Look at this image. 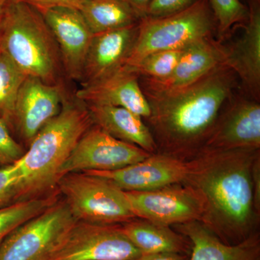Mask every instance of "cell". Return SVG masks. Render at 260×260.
I'll return each instance as SVG.
<instances>
[{
    "mask_svg": "<svg viewBox=\"0 0 260 260\" xmlns=\"http://www.w3.org/2000/svg\"><path fill=\"white\" fill-rule=\"evenodd\" d=\"M260 150L203 147L189 160L184 184L200 198V223L221 242L237 244L259 232L253 167Z\"/></svg>",
    "mask_w": 260,
    "mask_h": 260,
    "instance_id": "obj_1",
    "label": "cell"
},
{
    "mask_svg": "<svg viewBox=\"0 0 260 260\" xmlns=\"http://www.w3.org/2000/svg\"><path fill=\"white\" fill-rule=\"evenodd\" d=\"M237 80L231 68L220 65L185 88L146 97L150 115L145 120L158 152L188 160L203 148Z\"/></svg>",
    "mask_w": 260,
    "mask_h": 260,
    "instance_id": "obj_2",
    "label": "cell"
},
{
    "mask_svg": "<svg viewBox=\"0 0 260 260\" xmlns=\"http://www.w3.org/2000/svg\"><path fill=\"white\" fill-rule=\"evenodd\" d=\"M75 99L64 98L60 112L38 133L15 162L19 174L17 201L39 198L55 187L63 164L93 125L85 104Z\"/></svg>",
    "mask_w": 260,
    "mask_h": 260,
    "instance_id": "obj_3",
    "label": "cell"
},
{
    "mask_svg": "<svg viewBox=\"0 0 260 260\" xmlns=\"http://www.w3.org/2000/svg\"><path fill=\"white\" fill-rule=\"evenodd\" d=\"M0 51L26 77L60 85L63 72L59 47L43 15L23 2L5 5Z\"/></svg>",
    "mask_w": 260,
    "mask_h": 260,
    "instance_id": "obj_4",
    "label": "cell"
},
{
    "mask_svg": "<svg viewBox=\"0 0 260 260\" xmlns=\"http://www.w3.org/2000/svg\"><path fill=\"white\" fill-rule=\"evenodd\" d=\"M215 31L216 21L208 0H197L189 8L167 16L143 17L124 65L135 66L156 51L184 49L212 37Z\"/></svg>",
    "mask_w": 260,
    "mask_h": 260,
    "instance_id": "obj_5",
    "label": "cell"
},
{
    "mask_svg": "<svg viewBox=\"0 0 260 260\" xmlns=\"http://www.w3.org/2000/svg\"><path fill=\"white\" fill-rule=\"evenodd\" d=\"M56 185L78 221L121 225L136 218L125 191L104 178L71 173L61 177Z\"/></svg>",
    "mask_w": 260,
    "mask_h": 260,
    "instance_id": "obj_6",
    "label": "cell"
},
{
    "mask_svg": "<svg viewBox=\"0 0 260 260\" xmlns=\"http://www.w3.org/2000/svg\"><path fill=\"white\" fill-rule=\"evenodd\" d=\"M78 220L56 201L16 228L0 242V260H44Z\"/></svg>",
    "mask_w": 260,
    "mask_h": 260,
    "instance_id": "obj_7",
    "label": "cell"
},
{
    "mask_svg": "<svg viewBox=\"0 0 260 260\" xmlns=\"http://www.w3.org/2000/svg\"><path fill=\"white\" fill-rule=\"evenodd\" d=\"M141 254L121 225L77 221L44 260H137Z\"/></svg>",
    "mask_w": 260,
    "mask_h": 260,
    "instance_id": "obj_8",
    "label": "cell"
},
{
    "mask_svg": "<svg viewBox=\"0 0 260 260\" xmlns=\"http://www.w3.org/2000/svg\"><path fill=\"white\" fill-rule=\"evenodd\" d=\"M150 154L116 139L93 124L78 140L63 164L59 179L71 173L116 170L141 161Z\"/></svg>",
    "mask_w": 260,
    "mask_h": 260,
    "instance_id": "obj_9",
    "label": "cell"
},
{
    "mask_svg": "<svg viewBox=\"0 0 260 260\" xmlns=\"http://www.w3.org/2000/svg\"><path fill=\"white\" fill-rule=\"evenodd\" d=\"M125 194L136 218L160 225L172 227L200 221L203 215L199 195L184 183L153 190L125 191Z\"/></svg>",
    "mask_w": 260,
    "mask_h": 260,
    "instance_id": "obj_10",
    "label": "cell"
},
{
    "mask_svg": "<svg viewBox=\"0 0 260 260\" xmlns=\"http://www.w3.org/2000/svg\"><path fill=\"white\" fill-rule=\"evenodd\" d=\"M189 160L160 153L138 162L106 172H86L107 179L125 191L153 190L185 181Z\"/></svg>",
    "mask_w": 260,
    "mask_h": 260,
    "instance_id": "obj_11",
    "label": "cell"
},
{
    "mask_svg": "<svg viewBox=\"0 0 260 260\" xmlns=\"http://www.w3.org/2000/svg\"><path fill=\"white\" fill-rule=\"evenodd\" d=\"M226 47L212 37L202 39L184 49L175 69L160 80L143 78L142 90L145 96H158L180 90L198 81L220 65H225Z\"/></svg>",
    "mask_w": 260,
    "mask_h": 260,
    "instance_id": "obj_12",
    "label": "cell"
},
{
    "mask_svg": "<svg viewBox=\"0 0 260 260\" xmlns=\"http://www.w3.org/2000/svg\"><path fill=\"white\" fill-rule=\"evenodd\" d=\"M55 38L64 74L80 82L93 34L80 10L57 8L41 13Z\"/></svg>",
    "mask_w": 260,
    "mask_h": 260,
    "instance_id": "obj_13",
    "label": "cell"
},
{
    "mask_svg": "<svg viewBox=\"0 0 260 260\" xmlns=\"http://www.w3.org/2000/svg\"><path fill=\"white\" fill-rule=\"evenodd\" d=\"M229 104L219 114L204 147L260 150L259 103L238 98Z\"/></svg>",
    "mask_w": 260,
    "mask_h": 260,
    "instance_id": "obj_14",
    "label": "cell"
},
{
    "mask_svg": "<svg viewBox=\"0 0 260 260\" xmlns=\"http://www.w3.org/2000/svg\"><path fill=\"white\" fill-rule=\"evenodd\" d=\"M64 91L60 85H49L26 77L15 102L13 122L29 143L48 122L60 112Z\"/></svg>",
    "mask_w": 260,
    "mask_h": 260,
    "instance_id": "obj_15",
    "label": "cell"
},
{
    "mask_svg": "<svg viewBox=\"0 0 260 260\" xmlns=\"http://www.w3.org/2000/svg\"><path fill=\"white\" fill-rule=\"evenodd\" d=\"M139 78L135 72L124 65L105 78L82 86L75 93V99L86 105L124 108L147 119L150 115V104L140 86Z\"/></svg>",
    "mask_w": 260,
    "mask_h": 260,
    "instance_id": "obj_16",
    "label": "cell"
},
{
    "mask_svg": "<svg viewBox=\"0 0 260 260\" xmlns=\"http://www.w3.org/2000/svg\"><path fill=\"white\" fill-rule=\"evenodd\" d=\"M139 23L93 34L80 80L82 86L102 79L124 66L136 40Z\"/></svg>",
    "mask_w": 260,
    "mask_h": 260,
    "instance_id": "obj_17",
    "label": "cell"
},
{
    "mask_svg": "<svg viewBox=\"0 0 260 260\" xmlns=\"http://www.w3.org/2000/svg\"><path fill=\"white\" fill-rule=\"evenodd\" d=\"M249 19L239 40L226 47L225 65L242 81L246 91L259 102L260 96V1L249 0Z\"/></svg>",
    "mask_w": 260,
    "mask_h": 260,
    "instance_id": "obj_18",
    "label": "cell"
},
{
    "mask_svg": "<svg viewBox=\"0 0 260 260\" xmlns=\"http://www.w3.org/2000/svg\"><path fill=\"white\" fill-rule=\"evenodd\" d=\"M191 242L189 260H260V234L237 244H227L199 221L172 226Z\"/></svg>",
    "mask_w": 260,
    "mask_h": 260,
    "instance_id": "obj_19",
    "label": "cell"
},
{
    "mask_svg": "<svg viewBox=\"0 0 260 260\" xmlns=\"http://www.w3.org/2000/svg\"><path fill=\"white\" fill-rule=\"evenodd\" d=\"M94 125L116 139L136 145L149 153L158 152L156 143L143 119L124 108L85 104Z\"/></svg>",
    "mask_w": 260,
    "mask_h": 260,
    "instance_id": "obj_20",
    "label": "cell"
},
{
    "mask_svg": "<svg viewBox=\"0 0 260 260\" xmlns=\"http://www.w3.org/2000/svg\"><path fill=\"white\" fill-rule=\"evenodd\" d=\"M121 228L142 254L162 252L190 254L191 242L172 227L136 218L121 224Z\"/></svg>",
    "mask_w": 260,
    "mask_h": 260,
    "instance_id": "obj_21",
    "label": "cell"
},
{
    "mask_svg": "<svg viewBox=\"0 0 260 260\" xmlns=\"http://www.w3.org/2000/svg\"><path fill=\"white\" fill-rule=\"evenodd\" d=\"M80 12L93 34L124 28L141 20L124 0H88Z\"/></svg>",
    "mask_w": 260,
    "mask_h": 260,
    "instance_id": "obj_22",
    "label": "cell"
},
{
    "mask_svg": "<svg viewBox=\"0 0 260 260\" xmlns=\"http://www.w3.org/2000/svg\"><path fill=\"white\" fill-rule=\"evenodd\" d=\"M57 201L55 195L20 200L0 208V242L16 228Z\"/></svg>",
    "mask_w": 260,
    "mask_h": 260,
    "instance_id": "obj_23",
    "label": "cell"
},
{
    "mask_svg": "<svg viewBox=\"0 0 260 260\" xmlns=\"http://www.w3.org/2000/svg\"><path fill=\"white\" fill-rule=\"evenodd\" d=\"M25 75L0 51V119L13 122L15 102Z\"/></svg>",
    "mask_w": 260,
    "mask_h": 260,
    "instance_id": "obj_24",
    "label": "cell"
},
{
    "mask_svg": "<svg viewBox=\"0 0 260 260\" xmlns=\"http://www.w3.org/2000/svg\"><path fill=\"white\" fill-rule=\"evenodd\" d=\"M216 21V31L220 37L233 28L244 27L249 19V8L240 0H208Z\"/></svg>",
    "mask_w": 260,
    "mask_h": 260,
    "instance_id": "obj_25",
    "label": "cell"
},
{
    "mask_svg": "<svg viewBox=\"0 0 260 260\" xmlns=\"http://www.w3.org/2000/svg\"><path fill=\"white\" fill-rule=\"evenodd\" d=\"M186 48L152 53L135 66L128 68L144 78L164 79L172 74Z\"/></svg>",
    "mask_w": 260,
    "mask_h": 260,
    "instance_id": "obj_26",
    "label": "cell"
},
{
    "mask_svg": "<svg viewBox=\"0 0 260 260\" xmlns=\"http://www.w3.org/2000/svg\"><path fill=\"white\" fill-rule=\"evenodd\" d=\"M18 184V169L15 162L0 168V208L17 202Z\"/></svg>",
    "mask_w": 260,
    "mask_h": 260,
    "instance_id": "obj_27",
    "label": "cell"
},
{
    "mask_svg": "<svg viewBox=\"0 0 260 260\" xmlns=\"http://www.w3.org/2000/svg\"><path fill=\"white\" fill-rule=\"evenodd\" d=\"M24 151L22 147L10 135L8 124L0 119V166L14 164L23 156Z\"/></svg>",
    "mask_w": 260,
    "mask_h": 260,
    "instance_id": "obj_28",
    "label": "cell"
},
{
    "mask_svg": "<svg viewBox=\"0 0 260 260\" xmlns=\"http://www.w3.org/2000/svg\"><path fill=\"white\" fill-rule=\"evenodd\" d=\"M197 0H151L144 17L160 18L174 14L189 8Z\"/></svg>",
    "mask_w": 260,
    "mask_h": 260,
    "instance_id": "obj_29",
    "label": "cell"
},
{
    "mask_svg": "<svg viewBox=\"0 0 260 260\" xmlns=\"http://www.w3.org/2000/svg\"><path fill=\"white\" fill-rule=\"evenodd\" d=\"M26 3L40 13L52 8H64L80 10L88 0H16Z\"/></svg>",
    "mask_w": 260,
    "mask_h": 260,
    "instance_id": "obj_30",
    "label": "cell"
},
{
    "mask_svg": "<svg viewBox=\"0 0 260 260\" xmlns=\"http://www.w3.org/2000/svg\"><path fill=\"white\" fill-rule=\"evenodd\" d=\"M190 254L179 253L162 252L141 254L137 260H189Z\"/></svg>",
    "mask_w": 260,
    "mask_h": 260,
    "instance_id": "obj_31",
    "label": "cell"
},
{
    "mask_svg": "<svg viewBox=\"0 0 260 260\" xmlns=\"http://www.w3.org/2000/svg\"><path fill=\"white\" fill-rule=\"evenodd\" d=\"M253 181L255 205L257 210L260 211V156L256 159L253 167Z\"/></svg>",
    "mask_w": 260,
    "mask_h": 260,
    "instance_id": "obj_32",
    "label": "cell"
},
{
    "mask_svg": "<svg viewBox=\"0 0 260 260\" xmlns=\"http://www.w3.org/2000/svg\"><path fill=\"white\" fill-rule=\"evenodd\" d=\"M136 12L140 18L145 16V11L151 0H124Z\"/></svg>",
    "mask_w": 260,
    "mask_h": 260,
    "instance_id": "obj_33",
    "label": "cell"
},
{
    "mask_svg": "<svg viewBox=\"0 0 260 260\" xmlns=\"http://www.w3.org/2000/svg\"><path fill=\"white\" fill-rule=\"evenodd\" d=\"M5 6H0V35H1L2 21H3V12H4Z\"/></svg>",
    "mask_w": 260,
    "mask_h": 260,
    "instance_id": "obj_34",
    "label": "cell"
},
{
    "mask_svg": "<svg viewBox=\"0 0 260 260\" xmlns=\"http://www.w3.org/2000/svg\"><path fill=\"white\" fill-rule=\"evenodd\" d=\"M10 1H11V0H0V6H5Z\"/></svg>",
    "mask_w": 260,
    "mask_h": 260,
    "instance_id": "obj_35",
    "label": "cell"
}]
</instances>
